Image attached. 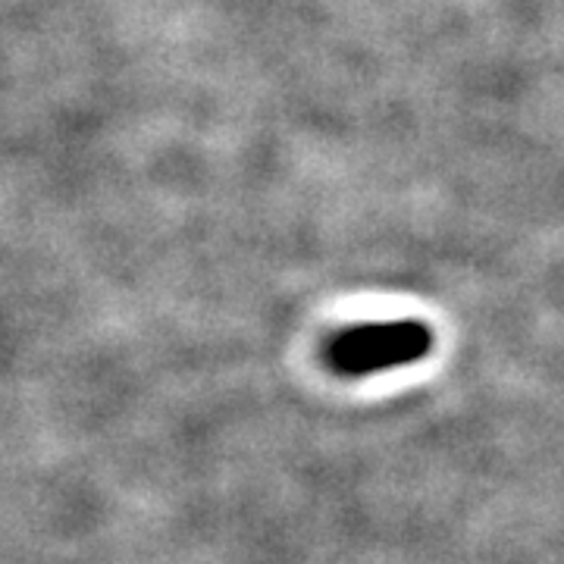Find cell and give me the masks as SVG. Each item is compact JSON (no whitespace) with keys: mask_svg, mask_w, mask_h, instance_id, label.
<instances>
[{"mask_svg":"<svg viewBox=\"0 0 564 564\" xmlns=\"http://www.w3.org/2000/svg\"><path fill=\"white\" fill-rule=\"evenodd\" d=\"M433 345L436 336L423 321L358 323L326 343L323 361L339 377L361 380L370 373H386L423 361L430 358Z\"/></svg>","mask_w":564,"mask_h":564,"instance_id":"obj_1","label":"cell"}]
</instances>
